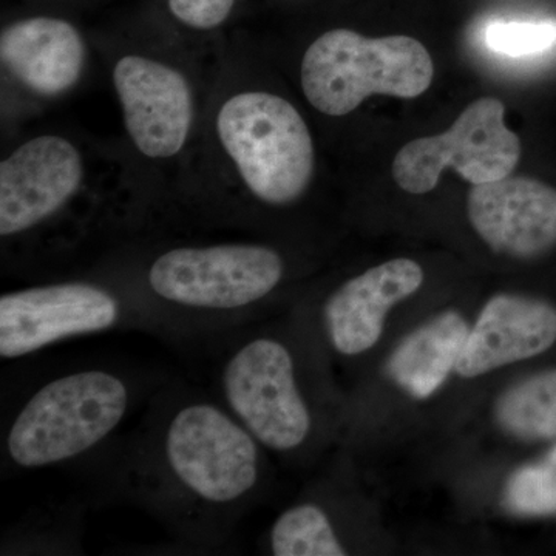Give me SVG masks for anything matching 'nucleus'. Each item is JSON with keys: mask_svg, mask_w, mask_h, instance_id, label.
<instances>
[{"mask_svg": "<svg viewBox=\"0 0 556 556\" xmlns=\"http://www.w3.org/2000/svg\"><path fill=\"white\" fill-rule=\"evenodd\" d=\"M490 50L510 58L533 56L556 43L554 22H496L485 33Z\"/></svg>", "mask_w": 556, "mask_h": 556, "instance_id": "19", "label": "nucleus"}, {"mask_svg": "<svg viewBox=\"0 0 556 556\" xmlns=\"http://www.w3.org/2000/svg\"><path fill=\"white\" fill-rule=\"evenodd\" d=\"M501 424L521 438L556 437V371L511 388L497 407Z\"/></svg>", "mask_w": 556, "mask_h": 556, "instance_id": "16", "label": "nucleus"}, {"mask_svg": "<svg viewBox=\"0 0 556 556\" xmlns=\"http://www.w3.org/2000/svg\"><path fill=\"white\" fill-rule=\"evenodd\" d=\"M83 155L67 138L28 139L0 164V236H17L53 217L75 197Z\"/></svg>", "mask_w": 556, "mask_h": 556, "instance_id": "10", "label": "nucleus"}, {"mask_svg": "<svg viewBox=\"0 0 556 556\" xmlns=\"http://www.w3.org/2000/svg\"><path fill=\"white\" fill-rule=\"evenodd\" d=\"M270 547L277 556H343L327 515L305 504L285 511L274 525Z\"/></svg>", "mask_w": 556, "mask_h": 556, "instance_id": "17", "label": "nucleus"}, {"mask_svg": "<svg viewBox=\"0 0 556 556\" xmlns=\"http://www.w3.org/2000/svg\"><path fill=\"white\" fill-rule=\"evenodd\" d=\"M556 340V311L538 300L497 295L490 300L456 369L464 378H477L514 362L536 356Z\"/></svg>", "mask_w": 556, "mask_h": 556, "instance_id": "12", "label": "nucleus"}, {"mask_svg": "<svg viewBox=\"0 0 556 556\" xmlns=\"http://www.w3.org/2000/svg\"><path fill=\"white\" fill-rule=\"evenodd\" d=\"M422 281V268L408 258L391 260L351 278L325 308L332 345L346 356L375 346L388 311L415 294Z\"/></svg>", "mask_w": 556, "mask_h": 556, "instance_id": "13", "label": "nucleus"}, {"mask_svg": "<svg viewBox=\"0 0 556 556\" xmlns=\"http://www.w3.org/2000/svg\"><path fill=\"white\" fill-rule=\"evenodd\" d=\"M433 60L409 36L365 38L346 28L324 33L302 61V89L314 109L345 116L375 94L413 100L430 89Z\"/></svg>", "mask_w": 556, "mask_h": 556, "instance_id": "1", "label": "nucleus"}, {"mask_svg": "<svg viewBox=\"0 0 556 556\" xmlns=\"http://www.w3.org/2000/svg\"><path fill=\"white\" fill-rule=\"evenodd\" d=\"M113 86L139 152L152 160L178 155L193 123V94L186 76L164 62L129 54L116 62Z\"/></svg>", "mask_w": 556, "mask_h": 556, "instance_id": "9", "label": "nucleus"}, {"mask_svg": "<svg viewBox=\"0 0 556 556\" xmlns=\"http://www.w3.org/2000/svg\"><path fill=\"white\" fill-rule=\"evenodd\" d=\"M164 447L179 484L207 503L239 501L257 482L258 450L252 434L214 405L179 409Z\"/></svg>", "mask_w": 556, "mask_h": 556, "instance_id": "6", "label": "nucleus"}, {"mask_svg": "<svg viewBox=\"0 0 556 556\" xmlns=\"http://www.w3.org/2000/svg\"><path fill=\"white\" fill-rule=\"evenodd\" d=\"M170 13L197 30H212L228 20L236 0H167Z\"/></svg>", "mask_w": 556, "mask_h": 556, "instance_id": "20", "label": "nucleus"}, {"mask_svg": "<svg viewBox=\"0 0 556 556\" xmlns=\"http://www.w3.org/2000/svg\"><path fill=\"white\" fill-rule=\"evenodd\" d=\"M504 115L503 101L479 98L444 134L409 141L391 167L399 188L422 195L437 188L447 167L473 186L510 177L521 159V141Z\"/></svg>", "mask_w": 556, "mask_h": 556, "instance_id": "4", "label": "nucleus"}, {"mask_svg": "<svg viewBox=\"0 0 556 556\" xmlns=\"http://www.w3.org/2000/svg\"><path fill=\"white\" fill-rule=\"evenodd\" d=\"M118 318L116 299L94 285L60 283L9 292L0 299V356H27L60 340L105 331Z\"/></svg>", "mask_w": 556, "mask_h": 556, "instance_id": "8", "label": "nucleus"}, {"mask_svg": "<svg viewBox=\"0 0 556 556\" xmlns=\"http://www.w3.org/2000/svg\"><path fill=\"white\" fill-rule=\"evenodd\" d=\"M283 260L258 244H217L164 252L149 270L156 295L200 309H237L258 302L280 283Z\"/></svg>", "mask_w": 556, "mask_h": 556, "instance_id": "5", "label": "nucleus"}, {"mask_svg": "<svg viewBox=\"0 0 556 556\" xmlns=\"http://www.w3.org/2000/svg\"><path fill=\"white\" fill-rule=\"evenodd\" d=\"M507 506L521 515L556 511V447L543 463L521 468L507 485Z\"/></svg>", "mask_w": 556, "mask_h": 556, "instance_id": "18", "label": "nucleus"}, {"mask_svg": "<svg viewBox=\"0 0 556 556\" xmlns=\"http://www.w3.org/2000/svg\"><path fill=\"white\" fill-rule=\"evenodd\" d=\"M86 56V43L75 25L58 17L17 21L0 36L3 67L40 97L72 90L83 76Z\"/></svg>", "mask_w": 556, "mask_h": 556, "instance_id": "14", "label": "nucleus"}, {"mask_svg": "<svg viewBox=\"0 0 556 556\" xmlns=\"http://www.w3.org/2000/svg\"><path fill=\"white\" fill-rule=\"evenodd\" d=\"M468 332L459 314H442L402 342L390 361L391 376L412 396H431L456 368Z\"/></svg>", "mask_w": 556, "mask_h": 556, "instance_id": "15", "label": "nucleus"}, {"mask_svg": "<svg viewBox=\"0 0 556 556\" xmlns=\"http://www.w3.org/2000/svg\"><path fill=\"white\" fill-rule=\"evenodd\" d=\"M223 387L249 433L269 448H298L308 438L311 417L300 396L287 348L273 339L241 346L226 365Z\"/></svg>", "mask_w": 556, "mask_h": 556, "instance_id": "7", "label": "nucleus"}, {"mask_svg": "<svg viewBox=\"0 0 556 556\" xmlns=\"http://www.w3.org/2000/svg\"><path fill=\"white\" fill-rule=\"evenodd\" d=\"M468 218L501 254L536 257L556 244V189L532 178L506 177L473 186Z\"/></svg>", "mask_w": 556, "mask_h": 556, "instance_id": "11", "label": "nucleus"}, {"mask_svg": "<svg viewBox=\"0 0 556 556\" xmlns=\"http://www.w3.org/2000/svg\"><path fill=\"white\" fill-rule=\"evenodd\" d=\"M217 134L249 192L273 206L294 203L316 166L313 137L299 110L268 91H241L219 109Z\"/></svg>", "mask_w": 556, "mask_h": 556, "instance_id": "2", "label": "nucleus"}, {"mask_svg": "<svg viewBox=\"0 0 556 556\" xmlns=\"http://www.w3.org/2000/svg\"><path fill=\"white\" fill-rule=\"evenodd\" d=\"M129 407L123 380L105 371L64 376L40 388L7 439L16 466L36 468L87 452L115 430Z\"/></svg>", "mask_w": 556, "mask_h": 556, "instance_id": "3", "label": "nucleus"}]
</instances>
